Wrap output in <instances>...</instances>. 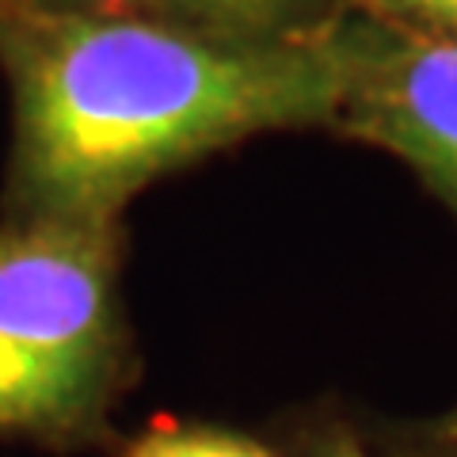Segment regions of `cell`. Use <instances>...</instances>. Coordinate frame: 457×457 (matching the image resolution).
<instances>
[{
	"label": "cell",
	"instance_id": "1",
	"mask_svg": "<svg viewBox=\"0 0 457 457\" xmlns=\"http://www.w3.org/2000/svg\"><path fill=\"white\" fill-rule=\"evenodd\" d=\"M336 16L302 35L233 38L171 16L0 4L27 213L114 221L134 191L195 156L332 126L343 99Z\"/></svg>",
	"mask_w": 457,
	"mask_h": 457
},
{
	"label": "cell",
	"instance_id": "2",
	"mask_svg": "<svg viewBox=\"0 0 457 457\" xmlns=\"http://www.w3.org/2000/svg\"><path fill=\"white\" fill-rule=\"evenodd\" d=\"M119 228L27 213L0 233V431H69L119 366Z\"/></svg>",
	"mask_w": 457,
	"mask_h": 457
},
{
	"label": "cell",
	"instance_id": "3",
	"mask_svg": "<svg viewBox=\"0 0 457 457\" xmlns=\"http://www.w3.org/2000/svg\"><path fill=\"white\" fill-rule=\"evenodd\" d=\"M343 99L336 122L347 137L411 164L457 210V42L339 12Z\"/></svg>",
	"mask_w": 457,
	"mask_h": 457
},
{
	"label": "cell",
	"instance_id": "4",
	"mask_svg": "<svg viewBox=\"0 0 457 457\" xmlns=\"http://www.w3.org/2000/svg\"><path fill=\"white\" fill-rule=\"evenodd\" d=\"M336 16V0H176L171 20L233 38H282Z\"/></svg>",
	"mask_w": 457,
	"mask_h": 457
},
{
	"label": "cell",
	"instance_id": "5",
	"mask_svg": "<svg viewBox=\"0 0 457 457\" xmlns=\"http://www.w3.org/2000/svg\"><path fill=\"white\" fill-rule=\"evenodd\" d=\"M130 457H275L260 442L225 431H153Z\"/></svg>",
	"mask_w": 457,
	"mask_h": 457
},
{
	"label": "cell",
	"instance_id": "6",
	"mask_svg": "<svg viewBox=\"0 0 457 457\" xmlns=\"http://www.w3.org/2000/svg\"><path fill=\"white\" fill-rule=\"evenodd\" d=\"M354 4L381 23L457 42V0H354Z\"/></svg>",
	"mask_w": 457,
	"mask_h": 457
},
{
	"label": "cell",
	"instance_id": "7",
	"mask_svg": "<svg viewBox=\"0 0 457 457\" xmlns=\"http://www.w3.org/2000/svg\"><path fill=\"white\" fill-rule=\"evenodd\" d=\"M35 4L99 12V16H171L176 0H35Z\"/></svg>",
	"mask_w": 457,
	"mask_h": 457
},
{
	"label": "cell",
	"instance_id": "8",
	"mask_svg": "<svg viewBox=\"0 0 457 457\" xmlns=\"http://www.w3.org/2000/svg\"><path fill=\"white\" fill-rule=\"evenodd\" d=\"M324 457H366L354 442H347V438H339V442H332V450H328Z\"/></svg>",
	"mask_w": 457,
	"mask_h": 457
},
{
	"label": "cell",
	"instance_id": "9",
	"mask_svg": "<svg viewBox=\"0 0 457 457\" xmlns=\"http://www.w3.org/2000/svg\"><path fill=\"white\" fill-rule=\"evenodd\" d=\"M0 4H12V0H0Z\"/></svg>",
	"mask_w": 457,
	"mask_h": 457
},
{
	"label": "cell",
	"instance_id": "10",
	"mask_svg": "<svg viewBox=\"0 0 457 457\" xmlns=\"http://www.w3.org/2000/svg\"><path fill=\"white\" fill-rule=\"evenodd\" d=\"M453 431H457V420H453Z\"/></svg>",
	"mask_w": 457,
	"mask_h": 457
}]
</instances>
